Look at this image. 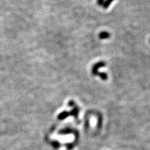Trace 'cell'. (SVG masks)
<instances>
[{"instance_id": "1", "label": "cell", "mask_w": 150, "mask_h": 150, "mask_svg": "<svg viewBox=\"0 0 150 150\" xmlns=\"http://www.w3.org/2000/svg\"><path fill=\"white\" fill-rule=\"evenodd\" d=\"M104 66H106V63L104 62V61H100V62H98V63L95 64L93 66V67L92 73L95 76L98 75V69L100 68L104 67Z\"/></svg>"}, {"instance_id": "2", "label": "cell", "mask_w": 150, "mask_h": 150, "mask_svg": "<svg viewBox=\"0 0 150 150\" xmlns=\"http://www.w3.org/2000/svg\"><path fill=\"white\" fill-rule=\"evenodd\" d=\"M110 37V34L109 33L106 32V31H103L99 35V38L101 40H104V39H108Z\"/></svg>"}, {"instance_id": "3", "label": "cell", "mask_w": 150, "mask_h": 150, "mask_svg": "<svg viewBox=\"0 0 150 150\" xmlns=\"http://www.w3.org/2000/svg\"><path fill=\"white\" fill-rule=\"evenodd\" d=\"M114 0H106L104 3L103 5V7L104 9H107L109 6H110L111 4L113 3V1H114Z\"/></svg>"}, {"instance_id": "4", "label": "cell", "mask_w": 150, "mask_h": 150, "mask_svg": "<svg viewBox=\"0 0 150 150\" xmlns=\"http://www.w3.org/2000/svg\"><path fill=\"white\" fill-rule=\"evenodd\" d=\"M98 75L104 81L106 80V79H108V75H107V74L105 73H98Z\"/></svg>"}, {"instance_id": "5", "label": "cell", "mask_w": 150, "mask_h": 150, "mask_svg": "<svg viewBox=\"0 0 150 150\" xmlns=\"http://www.w3.org/2000/svg\"><path fill=\"white\" fill-rule=\"evenodd\" d=\"M68 114H69V113H68L67 112H63V113H61V114H59V119H64V118H66V117L68 116Z\"/></svg>"}, {"instance_id": "6", "label": "cell", "mask_w": 150, "mask_h": 150, "mask_svg": "<svg viewBox=\"0 0 150 150\" xmlns=\"http://www.w3.org/2000/svg\"><path fill=\"white\" fill-rule=\"evenodd\" d=\"M105 1V0H98V4L100 6H103Z\"/></svg>"}, {"instance_id": "7", "label": "cell", "mask_w": 150, "mask_h": 150, "mask_svg": "<svg viewBox=\"0 0 150 150\" xmlns=\"http://www.w3.org/2000/svg\"><path fill=\"white\" fill-rule=\"evenodd\" d=\"M149 43H150V40H149Z\"/></svg>"}]
</instances>
